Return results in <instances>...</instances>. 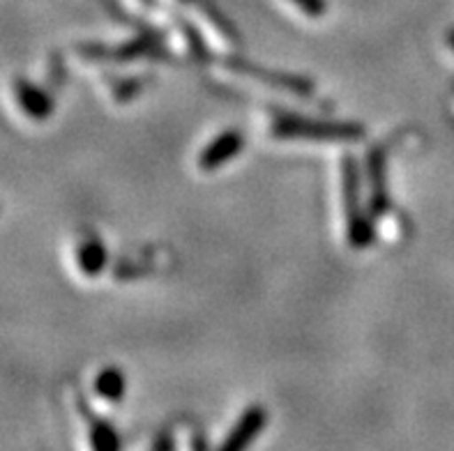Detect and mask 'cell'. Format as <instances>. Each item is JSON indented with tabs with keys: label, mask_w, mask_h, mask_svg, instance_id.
<instances>
[{
	"label": "cell",
	"mask_w": 454,
	"mask_h": 451,
	"mask_svg": "<svg viewBox=\"0 0 454 451\" xmlns=\"http://www.w3.org/2000/svg\"><path fill=\"white\" fill-rule=\"evenodd\" d=\"M102 263H104V252L98 242H86V245H81L79 265L83 272H88V275H95Z\"/></svg>",
	"instance_id": "2"
},
{
	"label": "cell",
	"mask_w": 454,
	"mask_h": 451,
	"mask_svg": "<svg viewBox=\"0 0 454 451\" xmlns=\"http://www.w3.org/2000/svg\"><path fill=\"white\" fill-rule=\"evenodd\" d=\"M14 92H17V102L23 109V113H28L35 121H42V118H46V115L51 113V97H49L44 90H40V88H35L33 83H28V81L19 79L17 86H14Z\"/></svg>",
	"instance_id": "1"
},
{
	"label": "cell",
	"mask_w": 454,
	"mask_h": 451,
	"mask_svg": "<svg viewBox=\"0 0 454 451\" xmlns=\"http://www.w3.org/2000/svg\"><path fill=\"white\" fill-rule=\"evenodd\" d=\"M238 144H240V141H238L236 134H226V136H222V141H217L215 145H210V150L206 152V164L217 166L219 161H224L226 154L236 152Z\"/></svg>",
	"instance_id": "3"
},
{
	"label": "cell",
	"mask_w": 454,
	"mask_h": 451,
	"mask_svg": "<svg viewBox=\"0 0 454 451\" xmlns=\"http://www.w3.org/2000/svg\"><path fill=\"white\" fill-rule=\"evenodd\" d=\"M122 389V380L118 373L114 371H106L99 376L98 380V392L99 394H104L106 399H118V394H121Z\"/></svg>",
	"instance_id": "4"
}]
</instances>
